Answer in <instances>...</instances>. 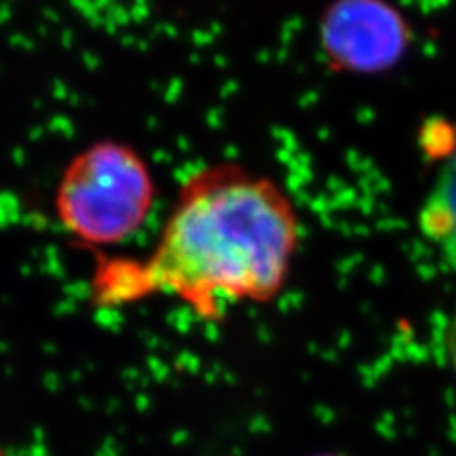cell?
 Masks as SVG:
<instances>
[{"instance_id":"5b68a950","label":"cell","mask_w":456,"mask_h":456,"mask_svg":"<svg viewBox=\"0 0 456 456\" xmlns=\"http://www.w3.org/2000/svg\"><path fill=\"white\" fill-rule=\"evenodd\" d=\"M0 456H4V452H3V451H0Z\"/></svg>"},{"instance_id":"7a4b0ae2","label":"cell","mask_w":456,"mask_h":456,"mask_svg":"<svg viewBox=\"0 0 456 456\" xmlns=\"http://www.w3.org/2000/svg\"><path fill=\"white\" fill-rule=\"evenodd\" d=\"M154 204L147 164L126 145L95 142L69 164L55 194L65 231L84 246H112L145 223Z\"/></svg>"},{"instance_id":"6da1fadb","label":"cell","mask_w":456,"mask_h":456,"mask_svg":"<svg viewBox=\"0 0 456 456\" xmlns=\"http://www.w3.org/2000/svg\"><path fill=\"white\" fill-rule=\"evenodd\" d=\"M297 244L295 209L278 184L240 167H208L184 183L145 263L97 270L94 298L117 306L162 291L213 316L224 301L273 298Z\"/></svg>"},{"instance_id":"3957f363","label":"cell","mask_w":456,"mask_h":456,"mask_svg":"<svg viewBox=\"0 0 456 456\" xmlns=\"http://www.w3.org/2000/svg\"><path fill=\"white\" fill-rule=\"evenodd\" d=\"M409 28L382 0H338L322 23V45L337 67L375 73L402 57Z\"/></svg>"},{"instance_id":"277c9868","label":"cell","mask_w":456,"mask_h":456,"mask_svg":"<svg viewBox=\"0 0 456 456\" xmlns=\"http://www.w3.org/2000/svg\"><path fill=\"white\" fill-rule=\"evenodd\" d=\"M447 354H449V360L456 370V320L451 323L449 333H447Z\"/></svg>"}]
</instances>
